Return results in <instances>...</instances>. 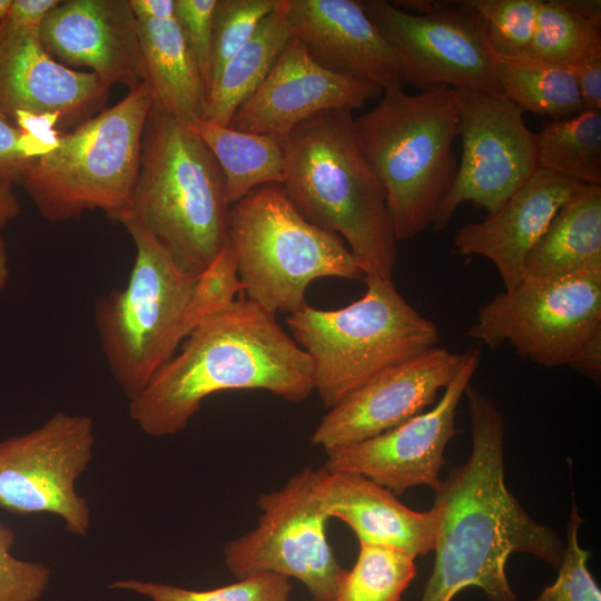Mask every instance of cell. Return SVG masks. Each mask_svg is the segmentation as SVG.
I'll return each instance as SVG.
<instances>
[{
  "label": "cell",
  "instance_id": "13",
  "mask_svg": "<svg viewBox=\"0 0 601 601\" xmlns=\"http://www.w3.org/2000/svg\"><path fill=\"white\" fill-rule=\"evenodd\" d=\"M456 92L462 157L435 210V233L445 229L466 201L494 214L539 168L538 136L525 125L519 105L502 92Z\"/></svg>",
  "mask_w": 601,
  "mask_h": 601
},
{
  "label": "cell",
  "instance_id": "7",
  "mask_svg": "<svg viewBox=\"0 0 601 601\" xmlns=\"http://www.w3.org/2000/svg\"><path fill=\"white\" fill-rule=\"evenodd\" d=\"M152 101L141 82L112 107L60 131L51 149L31 161L20 186L47 220L96 209L118 220L128 210Z\"/></svg>",
  "mask_w": 601,
  "mask_h": 601
},
{
  "label": "cell",
  "instance_id": "23",
  "mask_svg": "<svg viewBox=\"0 0 601 601\" xmlns=\"http://www.w3.org/2000/svg\"><path fill=\"white\" fill-rule=\"evenodd\" d=\"M601 273V185H583L555 213L524 259V275Z\"/></svg>",
  "mask_w": 601,
  "mask_h": 601
},
{
  "label": "cell",
  "instance_id": "22",
  "mask_svg": "<svg viewBox=\"0 0 601 601\" xmlns=\"http://www.w3.org/2000/svg\"><path fill=\"white\" fill-rule=\"evenodd\" d=\"M326 506L331 519L346 523L359 543L394 548L414 558L434 549V511H414L362 475L331 473Z\"/></svg>",
  "mask_w": 601,
  "mask_h": 601
},
{
  "label": "cell",
  "instance_id": "37",
  "mask_svg": "<svg viewBox=\"0 0 601 601\" xmlns=\"http://www.w3.org/2000/svg\"><path fill=\"white\" fill-rule=\"evenodd\" d=\"M217 0H175V17L196 60L207 96L211 87L213 20Z\"/></svg>",
  "mask_w": 601,
  "mask_h": 601
},
{
  "label": "cell",
  "instance_id": "32",
  "mask_svg": "<svg viewBox=\"0 0 601 601\" xmlns=\"http://www.w3.org/2000/svg\"><path fill=\"white\" fill-rule=\"evenodd\" d=\"M485 19L495 57L523 55L534 35L542 0H466Z\"/></svg>",
  "mask_w": 601,
  "mask_h": 601
},
{
  "label": "cell",
  "instance_id": "31",
  "mask_svg": "<svg viewBox=\"0 0 601 601\" xmlns=\"http://www.w3.org/2000/svg\"><path fill=\"white\" fill-rule=\"evenodd\" d=\"M109 589L132 592L151 601H288L292 590L287 577L272 572L249 574L233 584L210 590L138 579L116 580Z\"/></svg>",
  "mask_w": 601,
  "mask_h": 601
},
{
  "label": "cell",
  "instance_id": "38",
  "mask_svg": "<svg viewBox=\"0 0 601 601\" xmlns=\"http://www.w3.org/2000/svg\"><path fill=\"white\" fill-rule=\"evenodd\" d=\"M22 138L21 129L0 114V178L12 185H20L33 160L26 155Z\"/></svg>",
  "mask_w": 601,
  "mask_h": 601
},
{
  "label": "cell",
  "instance_id": "40",
  "mask_svg": "<svg viewBox=\"0 0 601 601\" xmlns=\"http://www.w3.org/2000/svg\"><path fill=\"white\" fill-rule=\"evenodd\" d=\"M136 18L168 19L175 17V0H129Z\"/></svg>",
  "mask_w": 601,
  "mask_h": 601
},
{
  "label": "cell",
  "instance_id": "43",
  "mask_svg": "<svg viewBox=\"0 0 601 601\" xmlns=\"http://www.w3.org/2000/svg\"><path fill=\"white\" fill-rule=\"evenodd\" d=\"M9 279V260L4 239L0 233V290H2Z\"/></svg>",
  "mask_w": 601,
  "mask_h": 601
},
{
  "label": "cell",
  "instance_id": "6",
  "mask_svg": "<svg viewBox=\"0 0 601 601\" xmlns=\"http://www.w3.org/2000/svg\"><path fill=\"white\" fill-rule=\"evenodd\" d=\"M364 280V295L349 305L324 311L305 304L286 319L311 359L314 391L327 410L439 342L437 326L406 302L392 278Z\"/></svg>",
  "mask_w": 601,
  "mask_h": 601
},
{
  "label": "cell",
  "instance_id": "10",
  "mask_svg": "<svg viewBox=\"0 0 601 601\" xmlns=\"http://www.w3.org/2000/svg\"><path fill=\"white\" fill-rule=\"evenodd\" d=\"M331 473L307 466L257 500V526L224 546L236 578L272 572L300 581L315 601H333L344 569L327 539Z\"/></svg>",
  "mask_w": 601,
  "mask_h": 601
},
{
  "label": "cell",
  "instance_id": "25",
  "mask_svg": "<svg viewBox=\"0 0 601 601\" xmlns=\"http://www.w3.org/2000/svg\"><path fill=\"white\" fill-rule=\"evenodd\" d=\"M188 126L215 157L225 180L229 206L252 190L285 178V138L254 134L196 120Z\"/></svg>",
  "mask_w": 601,
  "mask_h": 601
},
{
  "label": "cell",
  "instance_id": "29",
  "mask_svg": "<svg viewBox=\"0 0 601 601\" xmlns=\"http://www.w3.org/2000/svg\"><path fill=\"white\" fill-rule=\"evenodd\" d=\"M601 50V21L581 17L558 0L542 1L528 57L572 69Z\"/></svg>",
  "mask_w": 601,
  "mask_h": 601
},
{
  "label": "cell",
  "instance_id": "33",
  "mask_svg": "<svg viewBox=\"0 0 601 601\" xmlns=\"http://www.w3.org/2000/svg\"><path fill=\"white\" fill-rule=\"evenodd\" d=\"M278 0H217L213 20L211 87ZM210 87V88H211Z\"/></svg>",
  "mask_w": 601,
  "mask_h": 601
},
{
  "label": "cell",
  "instance_id": "36",
  "mask_svg": "<svg viewBox=\"0 0 601 601\" xmlns=\"http://www.w3.org/2000/svg\"><path fill=\"white\" fill-rule=\"evenodd\" d=\"M14 531L0 523V601H38L51 581V569L13 556Z\"/></svg>",
  "mask_w": 601,
  "mask_h": 601
},
{
  "label": "cell",
  "instance_id": "19",
  "mask_svg": "<svg viewBox=\"0 0 601 601\" xmlns=\"http://www.w3.org/2000/svg\"><path fill=\"white\" fill-rule=\"evenodd\" d=\"M293 38L323 67L387 88L412 85L406 59L368 17L362 0H287Z\"/></svg>",
  "mask_w": 601,
  "mask_h": 601
},
{
  "label": "cell",
  "instance_id": "27",
  "mask_svg": "<svg viewBox=\"0 0 601 601\" xmlns=\"http://www.w3.org/2000/svg\"><path fill=\"white\" fill-rule=\"evenodd\" d=\"M494 59L500 91L524 111L564 119L587 110L572 70L525 55Z\"/></svg>",
  "mask_w": 601,
  "mask_h": 601
},
{
  "label": "cell",
  "instance_id": "41",
  "mask_svg": "<svg viewBox=\"0 0 601 601\" xmlns=\"http://www.w3.org/2000/svg\"><path fill=\"white\" fill-rule=\"evenodd\" d=\"M12 184L0 178V231L20 213Z\"/></svg>",
  "mask_w": 601,
  "mask_h": 601
},
{
  "label": "cell",
  "instance_id": "11",
  "mask_svg": "<svg viewBox=\"0 0 601 601\" xmlns=\"http://www.w3.org/2000/svg\"><path fill=\"white\" fill-rule=\"evenodd\" d=\"M469 336L491 349L509 343L544 367L572 366L585 346L601 337V273L524 275L480 307Z\"/></svg>",
  "mask_w": 601,
  "mask_h": 601
},
{
  "label": "cell",
  "instance_id": "20",
  "mask_svg": "<svg viewBox=\"0 0 601 601\" xmlns=\"http://www.w3.org/2000/svg\"><path fill=\"white\" fill-rule=\"evenodd\" d=\"M39 37L63 66L91 69L108 86L144 82L137 20L129 0H65L41 21Z\"/></svg>",
  "mask_w": 601,
  "mask_h": 601
},
{
  "label": "cell",
  "instance_id": "8",
  "mask_svg": "<svg viewBox=\"0 0 601 601\" xmlns=\"http://www.w3.org/2000/svg\"><path fill=\"white\" fill-rule=\"evenodd\" d=\"M228 242L246 298L273 315L302 308L317 278L364 277L345 242L306 220L279 184L230 206Z\"/></svg>",
  "mask_w": 601,
  "mask_h": 601
},
{
  "label": "cell",
  "instance_id": "16",
  "mask_svg": "<svg viewBox=\"0 0 601 601\" xmlns=\"http://www.w3.org/2000/svg\"><path fill=\"white\" fill-rule=\"evenodd\" d=\"M481 347L470 346L440 401L404 423L364 441L326 450L331 473L362 475L395 495L417 485L437 489L444 451L456 435V408L481 362Z\"/></svg>",
  "mask_w": 601,
  "mask_h": 601
},
{
  "label": "cell",
  "instance_id": "42",
  "mask_svg": "<svg viewBox=\"0 0 601 601\" xmlns=\"http://www.w3.org/2000/svg\"><path fill=\"white\" fill-rule=\"evenodd\" d=\"M565 9L590 20L601 21L600 0H558Z\"/></svg>",
  "mask_w": 601,
  "mask_h": 601
},
{
  "label": "cell",
  "instance_id": "44",
  "mask_svg": "<svg viewBox=\"0 0 601 601\" xmlns=\"http://www.w3.org/2000/svg\"><path fill=\"white\" fill-rule=\"evenodd\" d=\"M13 0H0V22L9 12Z\"/></svg>",
  "mask_w": 601,
  "mask_h": 601
},
{
  "label": "cell",
  "instance_id": "14",
  "mask_svg": "<svg viewBox=\"0 0 601 601\" xmlns=\"http://www.w3.org/2000/svg\"><path fill=\"white\" fill-rule=\"evenodd\" d=\"M95 424L86 414L56 412L42 425L0 441V509L59 516L76 536L90 529V506L76 483L93 457Z\"/></svg>",
  "mask_w": 601,
  "mask_h": 601
},
{
  "label": "cell",
  "instance_id": "28",
  "mask_svg": "<svg viewBox=\"0 0 601 601\" xmlns=\"http://www.w3.org/2000/svg\"><path fill=\"white\" fill-rule=\"evenodd\" d=\"M536 136L540 168L601 185V111L544 121Z\"/></svg>",
  "mask_w": 601,
  "mask_h": 601
},
{
  "label": "cell",
  "instance_id": "12",
  "mask_svg": "<svg viewBox=\"0 0 601 601\" xmlns=\"http://www.w3.org/2000/svg\"><path fill=\"white\" fill-rule=\"evenodd\" d=\"M386 40L411 66L412 85L501 92L483 16L463 1L362 0Z\"/></svg>",
  "mask_w": 601,
  "mask_h": 601
},
{
  "label": "cell",
  "instance_id": "18",
  "mask_svg": "<svg viewBox=\"0 0 601 601\" xmlns=\"http://www.w3.org/2000/svg\"><path fill=\"white\" fill-rule=\"evenodd\" d=\"M380 86L334 72L290 38L258 89L236 110L228 127L286 138L325 110L362 109L382 95Z\"/></svg>",
  "mask_w": 601,
  "mask_h": 601
},
{
  "label": "cell",
  "instance_id": "2",
  "mask_svg": "<svg viewBox=\"0 0 601 601\" xmlns=\"http://www.w3.org/2000/svg\"><path fill=\"white\" fill-rule=\"evenodd\" d=\"M231 390H264L288 402L314 391L307 354L275 315L247 298L196 325L179 352L129 401V417L149 436L175 435L206 397Z\"/></svg>",
  "mask_w": 601,
  "mask_h": 601
},
{
  "label": "cell",
  "instance_id": "24",
  "mask_svg": "<svg viewBox=\"0 0 601 601\" xmlns=\"http://www.w3.org/2000/svg\"><path fill=\"white\" fill-rule=\"evenodd\" d=\"M136 20L154 102L185 124L203 119L207 90L176 17Z\"/></svg>",
  "mask_w": 601,
  "mask_h": 601
},
{
  "label": "cell",
  "instance_id": "3",
  "mask_svg": "<svg viewBox=\"0 0 601 601\" xmlns=\"http://www.w3.org/2000/svg\"><path fill=\"white\" fill-rule=\"evenodd\" d=\"M348 110H325L285 138L282 187L313 225L338 235L365 276L392 278L396 238L382 185L364 159Z\"/></svg>",
  "mask_w": 601,
  "mask_h": 601
},
{
  "label": "cell",
  "instance_id": "9",
  "mask_svg": "<svg viewBox=\"0 0 601 601\" xmlns=\"http://www.w3.org/2000/svg\"><path fill=\"white\" fill-rule=\"evenodd\" d=\"M135 244L128 283L99 298L93 321L109 371L130 401L176 354L188 335L187 309L196 277L136 220L118 219Z\"/></svg>",
  "mask_w": 601,
  "mask_h": 601
},
{
  "label": "cell",
  "instance_id": "21",
  "mask_svg": "<svg viewBox=\"0 0 601 601\" xmlns=\"http://www.w3.org/2000/svg\"><path fill=\"white\" fill-rule=\"evenodd\" d=\"M583 185L539 167L497 211L462 226L455 250L491 260L505 289L511 288L524 276V259L555 213Z\"/></svg>",
  "mask_w": 601,
  "mask_h": 601
},
{
  "label": "cell",
  "instance_id": "34",
  "mask_svg": "<svg viewBox=\"0 0 601 601\" xmlns=\"http://www.w3.org/2000/svg\"><path fill=\"white\" fill-rule=\"evenodd\" d=\"M583 521L572 499L556 580L531 601H601V590L588 568L591 552L579 543V530Z\"/></svg>",
  "mask_w": 601,
  "mask_h": 601
},
{
  "label": "cell",
  "instance_id": "26",
  "mask_svg": "<svg viewBox=\"0 0 601 601\" xmlns=\"http://www.w3.org/2000/svg\"><path fill=\"white\" fill-rule=\"evenodd\" d=\"M290 38L287 0H278L252 38L224 67L208 92L201 120L228 126L236 110L268 76Z\"/></svg>",
  "mask_w": 601,
  "mask_h": 601
},
{
  "label": "cell",
  "instance_id": "35",
  "mask_svg": "<svg viewBox=\"0 0 601 601\" xmlns=\"http://www.w3.org/2000/svg\"><path fill=\"white\" fill-rule=\"evenodd\" d=\"M242 290L235 255L227 239L220 253L195 279L187 309L188 334L205 317L234 303Z\"/></svg>",
  "mask_w": 601,
  "mask_h": 601
},
{
  "label": "cell",
  "instance_id": "30",
  "mask_svg": "<svg viewBox=\"0 0 601 601\" xmlns=\"http://www.w3.org/2000/svg\"><path fill=\"white\" fill-rule=\"evenodd\" d=\"M414 560L394 548L359 543L357 560L344 570L333 601H400L416 574Z\"/></svg>",
  "mask_w": 601,
  "mask_h": 601
},
{
  "label": "cell",
  "instance_id": "1",
  "mask_svg": "<svg viewBox=\"0 0 601 601\" xmlns=\"http://www.w3.org/2000/svg\"><path fill=\"white\" fill-rule=\"evenodd\" d=\"M472 449L435 489V561L421 601H451L475 587L490 601H519L506 577L508 559L526 553L558 568L564 542L535 521L509 491L504 420L496 403L471 384Z\"/></svg>",
  "mask_w": 601,
  "mask_h": 601
},
{
  "label": "cell",
  "instance_id": "5",
  "mask_svg": "<svg viewBox=\"0 0 601 601\" xmlns=\"http://www.w3.org/2000/svg\"><path fill=\"white\" fill-rule=\"evenodd\" d=\"M370 111L353 119L357 146L382 185L396 240H408L428 225L450 188L457 164L455 88L433 86L407 93L383 89Z\"/></svg>",
  "mask_w": 601,
  "mask_h": 601
},
{
  "label": "cell",
  "instance_id": "4",
  "mask_svg": "<svg viewBox=\"0 0 601 601\" xmlns=\"http://www.w3.org/2000/svg\"><path fill=\"white\" fill-rule=\"evenodd\" d=\"M229 209L210 150L188 124L152 101L130 205L121 216L136 220L183 272L197 277L227 243Z\"/></svg>",
  "mask_w": 601,
  "mask_h": 601
},
{
  "label": "cell",
  "instance_id": "17",
  "mask_svg": "<svg viewBox=\"0 0 601 601\" xmlns=\"http://www.w3.org/2000/svg\"><path fill=\"white\" fill-rule=\"evenodd\" d=\"M465 357L432 347L396 364L343 398L318 423L313 445L325 451L384 433L434 404Z\"/></svg>",
  "mask_w": 601,
  "mask_h": 601
},
{
  "label": "cell",
  "instance_id": "15",
  "mask_svg": "<svg viewBox=\"0 0 601 601\" xmlns=\"http://www.w3.org/2000/svg\"><path fill=\"white\" fill-rule=\"evenodd\" d=\"M60 0H13L0 22V114L49 117L59 131L105 109L110 86L91 71L68 68L40 41L42 19Z\"/></svg>",
  "mask_w": 601,
  "mask_h": 601
},
{
  "label": "cell",
  "instance_id": "39",
  "mask_svg": "<svg viewBox=\"0 0 601 601\" xmlns=\"http://www.w3.org/2000/svg\"><path fill=\"white\" fill-rule=\"evenodd\" d=\"M583 105L587 110H601V50H597L573 67Z\"/></svg>",
  "mask_w": 601,
  "mask_h": 601
}]
</instances>
